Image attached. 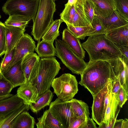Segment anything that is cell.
<instances>
[{
    "label": "cell",
    "instance_id": "1",
    "mask_svg": "<svg viewBox=\"0 0 128 128\" xmlns=\"http://www.w3.org/2000/svg\"><path fill=\"white\" fill-rule=\"evenodd\" d=\"M79 84L94 96L110 81L117 78L108 60H90L80 74Z\"/></svg>",
    "mask_w": 128,
    "mask_h": 128
},
{
    "label": "cell",
    "instance_id": "2",
    "mask_svg": "<svg viewBox=\"0 0 128 128\" xmlns=\"http://www.w3.org/2000/svg\"><path fill=\"white\" fill-rule=\"evenodd\" d=\"M81 45L91 61L108 60L122 57L118 48L104 34L89 36Z\"/></svg>",
    "mask_w": 128,
    "mask_h": 128
},
{
    "label": "cell",
    "instance_id": "3",
    "mask_svg": "<svg viewBox=\"0 0 128 128\" xmlns=\"http://www.w3.org/2000/svg\"><path fill=\"white\" fill-rule=\"evenodd\" d=\"M61 69L54 56L40 58L37 78L33 84L38 89L39 97L50 90L52 81Z\"/></svg>",
    "mask_w": 128,
    "mask_h": 128
},
{
    "label": "cell",
    "instance_id": "4",
    "mask_svg": "<svg viewBox=\"0 0 128 128\" xmlns=\"http://www.w3.org/2000/svg\"><path fill=\"white\" fill-rule=\"evenodd\" d=\"M56 5L53 0H39L36 16L33 20L31 34L38 42L50 24L54 21L53 15L56 11Z\"/></svg>",
    "mask_w": 128,
    "mask_h": 128
},
{
    "label": "cell",
    "instance_id": "5",
    "mask_svg": "<svg viewBox=\"0 0 128 128\" xmlns=\"http://www.w3.org/2000/svg\"><path fill=\"white\" fill-rule=\"evenodd\" d=\"M55 40L56 56L74 74H80L86 67L87 63L77 56L62 40Z\"/></svg>",
    "mask_w": 128,
    "mask_h": 128
},
{
    "label": "cell",
    "instance_id": "6",
    "mask_svg": "<svg viewBox=\"0 0 128 128\" xmlns=\"http://www.w3.org/2000/svg\"><path fill=\"white\" fill-rule=\"evenodd\" d=\"M39 2V0H7L2 10L9 16L20 15L33 20L37 13Z\"/></svg>",
    "mask_w": 128,
    "mask_h": 128
},
{
    "label": "cell",
    "instance_id": "7",
    "mask_svg": "<svg viewBox=\"0 0 128 128\" xmlns=\"http://www.w3.org/2000/svg\"><path fill=\"white\" fill-rule=\"evenodd\" d=\"M51 86L58 98L63 101L69 100L73 98L78 90L76 77L69 73L64 74L54 78Z\"/></svg>",
    "mask_w": 128,
    "mask_h": 128
},
{
    "label": "cell",
    "instance_id": "8",
    "mask_svg": "<svg viewBox=\"0 0 128 128\" xmlns=\"http://www.w3.org/2000/svg\"><path fill=\"white\" fill-rule=\"evenodd\" d=\"M49 109L62 128H68L76 118L72 111L70 100L63 101L57 98L50 103Z\"/></svg>",
    "mask_w": 128,
    "mask_h": 128
},
{
    "label": "cell",
    "instance_id": "9",
    "mask_svg": "<svg viewBox=\"0 0 128 128\" xmlns=\"http://www.w3.org/2000/svg\"><path fill=\"white\" fill-rule=\"evenodd\" d=\"M36 47L35 42L31 36L28 34L24 33L14 48L12 61L4 72L22 60L26 54L34 52Z\"/></svg>",
    "mask_w": 128,
    "mask_h": 128
},
{
    "label": "cell",
    "instance_id": "10",
    "mask_svg": "<svg viewBox=\"0 0 128 128\" xmlns=\"http://www.w3.org/2000/svg\"><path fill=\"white\" fill-rule=\"evenodd\" d=\"M40 56L34 53L28 54L22 59L21 66L26 81L33 84L37 78L38 70Z\"/></svg>",
    "mask_w": 128,
    "mask_h": 128
},
{
    "label": "cell",
    "instance_id": "11",
    "mask_svg": "<svg viewBox=\"0 0 128 128\" xmlns=\"http://www.w3.org/2000/svg\"><path fill=\"white\" fill-rule=\"evenodd\" d=\"M110 81L108 82L103 89L93 96L92 118L99 126L102 124L104 120L105 97L108 90Z\"/></svg>",
    "mask_w": 128,
    "mask_h": 128
},
{
    "label": "cell",
    "instance_id": "12",
    "mask_svg": "<svg viewBox=\"0 0 128 128\" xmlns=\"http://www.w3.org/2000/svg\"><path fill=\"white\" fill-rule=\"evenodd\" d=\"M22 60L2 73V77L10 82L14 88L20 86L26 82L21 66Z\"/></svg>",
    "mask_w": 128,
    "mask_h": 128
},
{
    "label": "cell",
    "instance_id": "13",
    "mask_svg": "<svg viewBox=\"0 0 128 128\" xmlns=\"http://www.w3.org/2000/svg\"><path fill=\"white\" fill-rule=\"evenodd\" d=\"M16 94L23 100L24 104L29 106L35 103L39 98L37 88L30 82L26 81L20 86Z\"/></svg>",
    "mask_w": 128,
    "mask_h": 128
},
{
    "label": "cell",
    "instance_id": "14",
    "mask_svg": "<svg viewBox=\"0 0 128 128\" xmlns=\"http://www.w3.org/2000/svg\"><path fill=\"white\" fill-rule=\"evenodd\" d=\"M108 60L121 86L128 94V64L120 58Z\"/></svg>",
    "mask_w": 128,
    "mask_h": 128
},
{
    "label": "cell",
    "instance_id": "15",
    "mask_svg": "<svg viewBox=\"0 0 128 128\" xmlns=\"http://www.w3.org/2000/svg\"><path fill=\"white\" fill-rule=\"evenodd\" d=\"M93 4L96 14L102 19L110 16L116 10L114 0H89Z\"/></svg>",
    "mask_w": 128,
    "mask_h": 128
},
{
    "label": "cell",
    "instance_id": "16",
    "mask_svg": "<svg viewBox=\"0 0 128 128\" xmlns=\"http://www.w3.org/2000/svg\"><path fill=\"white\" fill-rule=\"evenodd\" d=\"M6 50L5 54L13 50L25 31L20 28L5 25Z\"/></svg>",
    "mask_w": 128,
    "mask_h": 128
},
{
    "label": "cell",
    "instance_id": "17",
    "mask_svg": "<svg viewBox=\"0 0 128 128\" xmlns=\"http://www.w3.org/2000/svg\"><path fill=\"white\" fill-rule=\"evenodd\" d=\"M104 34L116 44L128 46V24L107 31Z\"/></svg>",
    "mask_w": 128,
    "mask_h": 128
},
{
    "label": "cell",
    "instance_id": "18",
    "mask_svg": "<svg viewBox=\"0 0 128 128\" xmlns=\"http://www.w3.org/2000/svg\"><path fill=\"white\" fill-rule=\"evenodd\" d=\"M62 40L78 57L82 59L85 57V52L82 47L79 38H77L67 28L62 32Z\"/></svg>",
    "mask_w": 128,
    "mask_h": 128
},
{
    "label": "cell",
    "instance_id": "19",
    "mask_svg": "<svg viewBox=\"0 0 128 128\" xmlns=\"http://www.w3.org/2000/svg\"><path fill=\"white\" fill-rule=\"evenodd\" d=\"M24 104L16 94L0 100V117L6 116Z\"/></svg>",
    "mask_w": 128,
    "mask_h": 128
},
{
    "label": "cell",
    "instance_id": "20",
    "mask_svg": "<svg viewBox=\"0 0 128 128\" xmlns=\"http://www.w3.org/2000/svg\"><path fill=\"white\" fill-rule=\"evenodd\" d=\"M101 19L106 32L128 24V20L116 10H114L110 16L104 19Z\"/></svg>",
    "mask_w": 128,
    "mask_h": 128
},
{
    "label": "cell",
    "instance_id": "21",
    "mask_svg": "<svg viewBox=\"0 0 128 128\" xmlns=\"http://www.w3.org/2000/svg\"><path fill=\"white\" fill-rule=\"evenodd\" d=\"M118 104V94H112V97L106 109L103 122L99 126L98 128H106L112 120L116 118Z\"/></svg>",
    "mask_w": 128,
    "mask_h": 128
},
{
    "label": "cell",
    "instance_id": "22",
    "mask_svg": "<svg viewBox=\"0 0 128 128\" xmlns=\"http://www.w3.org/2000/svg\"><path fill=\"white\" fill-rule=\"evenodd\" d=\"M35 120L27 110L19 114L12 122L10 128H34Z\"/></svg>",
    "mask_w": 128,
    "mask_h": 128
},
{
    "label": "cell",
    "instance_id": "23",
    "mask_svg": "<svg viewBox=\"0 0 128 128\" xmlns=\"http://www.w3.org/2000/svg\"><path fill=\"white\" fill-rule=\"evenodd\" d=\"M75 13L71 25L79 26H90L92 27L84 12L83 0H77L75 4Z\"/></svg>",
    "mask_w": 128,
    "mask_h": 128
},
{
    "label": "cell",
    "instance_id": "24",
    "mask_svg": "<svg viewBox=\"0 0 128 128\" xmlns=\"http://www.w3.org/2000/svg\"><path fill=\"white\" fill-rule=\"evenodd\" d=\"M38 122L36 124L37 128H62L49 109L44 111L43 115L38 118Z\"/></svg>",
    "mask_w": 128,
    "mask_h": 128
},
{
    "label": "cell",
    "instance_id": "25",
    "mask_svg": "<svg viewBox=\"0 0 128 128\" xmlns=\"http://www.w3.org/2000/svg\"><path fill=\"white\" fill-rule=\"evenodd\" d=\"M70 100L73 112L76 117L82 118L86 120L90 113L87 104L83 101L72 98Z\"/></svg>",
    "mask_w": 128,
    "mask_h": 128
},
{
    "label": "cell",
    "instance_id": "26",
    "mask_svg": "<svg viewBox=\"0 0 128 128\" xmlns=\"http://www.w3.org/2000/svg\"><path fill=\"white\" fill-rule=\"evenodd\" d=\"M35 50L41 58L56 56L55 48L53 44L43 40L38 42Z\"/></svg>",
    "mask_w": 128,
    "mask_h": 128
},
{
    "label": "cell",
    "instance_id": "27",
    "mask_svg": "<svg viewBox=\"0 0 128 128\" xmlns=\"http://www.w3.org/2000/svg\"><path fill=\"white\" fill-rule=\"evenodd\" d=\"M53 96L50 90L47 91L39 97L35 103L32 104L30 106V108L32 112H38L45 106L49 105Z\"/></svg>",
    "mask_w": 128,
    "mask_h": 128
},
{
    "label": "cell",
    "instance_id": "28",
    "mask_svg": "<svg viewBox=\"0 0 128 128\" xmlns=\"http://www.w3.org/2000/svg\"><path fill=\"white\" fill-rule=\"evenodd\" d=\"M30 106L24 104L6 115L0 117V128H10L11 124L15 118L20 113L25 110H28Z\"/></svg>",
    "mask_w": 128,
    "mask_h": 128
},
{
    "label": "cell",
    "instance_id": "29",
    "mask_svg": "<svg viewBox=\"0 0 128 128\" xmlns=\"http://www.w3.org/2000/svg\"><path fill=\"white\" fill-rule=\"evenodd\" d=\"M62 22L60 19L54 20L42 37V40L53 44L54 40L60 35L59 29Z\"/></svg>",
    "mask_w": 128,
    "mask_h": 128
},
{
    "label": "cell",
    "instance_id": "30",
    "mask_svg": "<svg viewBox=\"0 0 128 128\" xmlns=\"http://www.w3.org/2000/svg\"><path fill=\"white\" fill-rule=\"evenodd\" d=\"M92 27L88 32L83 35L81 40H84L86 37L104 34L106 32L102 19L98 16L94 17L91 23Z\"/></svg>",
    "mask_w": 128,
    "mask_h": 128
},
{
    "label": "cell",
    "instance_id": "31",
    "mask_svg": "<svg viewBox=\"0 0 128 128\" xmlns=\"http://www.w3.org/2000/svg\"><path fill=\"white\" fill-rule=\"evenodd\" d=\"M30 20L27 17L21 16H9L4 24L6 26L18 27L25 30L27 25Z\"/></svg>",
    "mask_w": 128,
    "mask_h": 128
},
{
    "label": "cell",
    "instance_id": "32",
    "mask_svg": "<svg viewBox=\"0 0 128 128\" xmlns=\"http://www.w3.org/2000/svg\"><path fill=\"white\" fill-rule=\"evenodd\" d=\"M65 7L60 14V19L66 24L71 25L75 13V4L71 6L67 3L65 4Z\"/></svg>",
    "mask_w": 128,
    "mask_h": 128
},
{
    "label": "cell",
    "instance_id": "33",
    "mask_svg": "<svg viewBox=\"0 0 128 128\" xmlns=\"http://www.w3.org/2000/svg\"><path fill=\"white\" fill-rule=\"evenodd\" d=\"M67 29L77 38L81 39L82 36L86 34L91 27L90 26H74L66 25Z\"/></svg>",
    "mask_w": 128,
    "mask_h": 128
},
{
    "label": "cell",
    "instance_id": "34",
    "mask_svg": "<svg viewBox=\"0 0 128 128\" xmlns=\"http://www.w3.org/2000/svg\"><path fill=\"white\" fill-rule=\"evenodd\" d=\"M83 4L85 14L91 24L94 18L97 16L95 12L94 6L89 0H83Z\"/></svg>",
    "mask_w": 128,
    "mask_h": 128
},
{
    "label": "cell",
    "instance_id": "35",
    "mask_svg": "<svg viewBox=\"0 0 128 128\" xmlns=\"http://www.w3.org/2000/svg\"><path fill=\"white\" fill-rule=\"evenodd\" d=\"M116 10L128 20V0H114Z\"/></svg>",
    "mask_w": 128,
    "mask_h": 128
},
{
    "label": "cell",
    "instance_id": "36",
    "mask_svg": "<svg viewBox=\"0 0 128 128\" xmlns=\"http://www.w3.org/2000/svg\"><path fill=\"white\" fill-rule=\"evenodd\" d=\"M6 50L5 25L0 21V57L5 54Z\"/></svg>",
    "mask_w": 128,
    "mask_h": 128
},
{
    "label": "cell",
    "instance_id": "37",
    "mask_svg": "<svg viewBox=\"0 0 128 128\" xmlns=\"http://www.w3.org/2000/svg\"><path fill=\"white\" fill-rule=\"evenodd\" d=\"M14 88L10 82L3 77L0 79V96L10 94Z\"/></svg>",
    "mask_w": 128,
    "mask_h": 128
},
{
    "label": "cell",
    "instance_id": "38",
    "mask_svg": "<svg viewBox=\"0 0 128 128\" xmlns=\"http://www.w3.org/2000/svg\"><path fill=\"white\" fill-rule=\"evenodd\" d=\"M14 48L10 53L5 54L0 64V70L1 73L6 70L11 62L14 55Z\"/></svg>",
    "mask_w": 128,
    "mask_h": 128
},
{
    "label": "cell",
    "instance_id": "39",
    "mask_svg": "<svg viewBox=\"0 0 128 128\" xmlns=\"http://www.w3.org/2000/svg\"><path fill=\"white\" fill-rule=\"evenodd\" d=\"M118 106L120 108H122L128 98V94L126 92L125 90L122 86L118 91Z\"/></svg>",
    "mask_w": 128,
    "mask_h": 128
},
{
    "label": "cell",
    "instance_id": "40",
    "mask_svg": "<svg viewBox=\"0 0 128 128\" xmlns=\"http://www.w3.org/2000/svg\"><path fill=\"white\" fill-rule=\"evenodd\" d=\"M86 120L80 117H76L72 121L68 128H82Z\"/></svg>",
    "mask_w": 128,
    "mask_h": 128
},
{
    "label": "cell",
    "instance_id": "41",
    "mask_svg": "<svg viewBox=\"0 0 128 128\" xmlns=\"http://www.w3.org/2000/svg\"><path fill=\"white\" fill-rule=\"evenodd\" d=\"M115 44L119 48L122 54V57L120 58L125 63L128 64V46H122Z\"/></svg>",
    "mask_w": 128,
    "mask_h": 128
},
{
    "label": "cell",
    "instance_id": "42",
    "mask_svg": "<svg viewBox=\"0 0 128 128\" xmlns=\"http://www.w3.org/2000/svg\"><path fill=\"white\" fill-rule=\"evenodd\" d=\"M121 86L118 78L112 80L111 88V94H118V91Z\"/></svg>",
    "mask_w": 128,
    "mask_h": 128
},
{
    "label": "cell",
    "instance_id": "43",
    "mask_svg": "<svg viewBox=\"0 0 128 128\" xmlns=\"http://www.w3.org/2000/svg\"><path fill=\"white\" fill-rule=\"evenodd\" d=\"M96 124L92 118H89L86 121L82 128H96Z\"/></svg>",
    "mask_w": 128,
    "mask_h": 128
},
{
    "label": "cell",
    "instance_id": "44",
    "mask_svg": "<svg viewBox=\"0 0 128 128\" xmlns=\"http://www.w3.org/2000/svg\"><path fill=\"white\" fill-rule=\"evenodd\" d=\"M123 120L122 119H116L114 123L113 128H122Z\"/></svg>",
    "mask_w": 128,
    "mask_h": 128
},
{
    "label": "cell",
    "instance_id": "45",
    "mask_svg": "<svg viewBox=\"0 0 128 128\" xmlns=\"http://www.w3.org/2000/svg\"><path fill=\"white\" fill-rule=\"evenodd\" d=\"M122 128H128V120L127 118L123 120Z\"/></svg>",
    "mask_w": 128,
    "mask_h": 128
},
{
    "label": "cell",
    "instance_id": "46",
    "mask_svg": "<svg viewBox=\"0 0 128 128\" xmlns=\"http://www.w3.org/2000/svg\"><path fill=\"white\" fill-rule=\"evenodd\" d=\"M77 1V0H68L67 3L70 5L72 6L75 4Z\"/></svg>",
    "mask_w": 128,
    "mask_h": 128
},
{
    "label": "cell",
    "instance_id": "47",
    "mask_svg": "<svg viewBox=\"0 0 128 128\" xmlns=\"http://www.w3.org/2000/svg\"><path fill=\"white\" fill-rule=\"evenodd\" d=\"M13 95V94H10L7 95L0 96V100L12 96Z\"/></svg>",
    "mask_w": 128,
    "mask_h": 128
},
{
    "label": "cell",
    "instance_id": "48",
    "mask_svg": "<svg viewBox=\"0 0 128 128\" xmlns=\"http://www.w3.org/2000/svg\"><path fill=\"white\" fill-rule=\"evenodd\" d=\"M2 78V74L1 71V70H0V79H1Z\"/></svg>",
    "mask_w": 128,
    "mask_h": 128
},
{
    "label": "cell",
    "instance_id": "49",
    "mask_svg": "<svg viewBox=\"0 0 128 128\" xmlns=\"http://www.w3.org/2000/svg\"><path fill=\"white\" fill-rule=\"evenodd\" d=\"M1 18V16L0 14V18Z\"/></svg>",
    "mask_w": 128,
    "mask_h": 128
},
{
    "label": "cell",
    "instance_id": "50",
    "mask_svg": "<svg viewBox=\"0 0 128 128\" xmlns=\"http://www.w3.org/2000/svg\"><path fill=\"white\" fill-rule=\"evenodd\" d=\"M54 1H55V0H53Z\"/></svg>",
    "mask_w": 128,
    "mask_h": 128
}]
</instances>
